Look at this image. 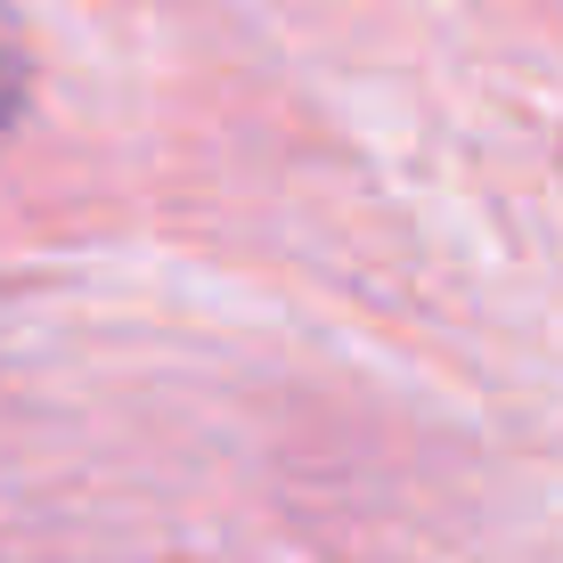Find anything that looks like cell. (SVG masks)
<instances>
[{"label": "cell", "instance_id": "cell-1", "mask_svg": "<svg viewBox=\"0 0 563 563\" xmlns=\"http://www.w3.org/2000/svg\"><path fill=\"white\" fill-rule=\"evenodd\" d=\"M16 107H25V57H16V42L0 33V131L16 123Z\"/></svg>", "mask_w": 563, "mask_h": 563}]
</instances>
